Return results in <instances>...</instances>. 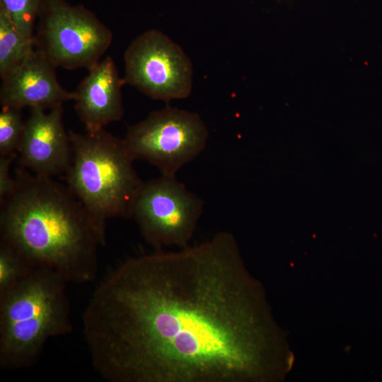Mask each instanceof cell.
Segmentation results:
<instances>
[{"label":"cell","mask_w":382,"mask_h":382,"mask_svg":"<svg viewBox=\"0 0 382 382\" xmlns=\"http://www.w3.org/2000/svg\"><path fill=\"white\" fill-rule=\"evenodd\" d=\"M204 201L175 176L161 175L144 182L132 218L155 250L189 245L202 214Z\"/></svg>","instance_id":"obj_7"},{"label":"cell","mask_w":382,"mask_h":382,"mask_svg":"<svg viewBox=\"0 0 382 382\" xmlns=\"http://www.w3.org/2000/svg\"><path fill=\"white\" fill-rule=\"evenodd\" d=\"M31 108L18 150L21 168L39 175H64L72 158L69 132L63 123V105Z\"/></svg>","instance_id":"obj_9"},{"label":"cell","mask_w":382,"mask_h":382,"mask_svg":"<svg viewBox=\"0 0 382 382\" xmlns=\"http://www.w3.org/2000/svg\"><path fill=\"white\" fill-rule=\"evenodd\" d=\"M235 237L221 231L111 270L81 316L109 382H246L274 370V335Z\"/></svg>","instance_id":"obj_1"},{"label":"cell","mask_w":382,"mask_h":382,"mask_svg":"<svg viewBox=\"0 0 382 382\" xmlns=\"http://www.w3.org/2000/svg\"><path fill=\"white\" fill-rule=\"evenodd\" d=\"M208 138L197 113L167 106L130 126L123 139L134 161H146L161 175L175 176L202 154Z\"/></svg>","instance_id":"obj_5"},{"label":"cell","mask_w":382,"mask_h":382,"mask_svg":"<svg viewBox=\"0 0 382 382\" xmlns=\"http://www.w3.org/2000/svg\"><path fill=\"white\" fill-rule=\"evenodd\" d=\"M125 83L154 100L170 101L188 97L193 69L182 48L157 30L137 36L124 54Z\"/></svg>","instance_id":"obj_8"},{"label":"cell","mask_w":382,"mask_h":382,"mask_svg":"<svg viewBox=\"0 0 382 382\" xmlns=\"http://www.w3.org/2000/svg\"><path fill=\"white\" fill-rule=\"evenodd\" d=\"M68 282L48 268L35 267L0 294V367L19 370L35 365L46 342L73 330Z\"/></svg>","instance_id":"obj_3"},{"label":"cell","mask_w":382,"mask_h":382,"mask_svg":"<svg viewBox=\"0 0 382 382\" xmlns=\"http://www.w3.org/2000/svg\"><path fill=\"white\" fill-rule=\"evenodd\" d=\"M45 0H0V9L25 37L35 40L37 21Z\"/></svg>","instance_id":"obj_14"},{"label":"cell","mask_w":382,"mask_h":382,"mask_svg":"<svg viewBox=\"0 0 382 382\" xmlns=\"http://www.w3.org/2000/svg\"><path fill=\"white\" fill-rule=\"evenodd\" d=\"M14 178L13 192L0 202L1 240L68 283L94 281L106 230L66 184L21 167Z\"/></svg>","instance_id":"obj_2"},{"label":"cell","mask_w":382,"mask_h":382,"mask_svg":"<svg viewBox=\"0 0 382 382\" xmlns=\"http://www.w3.org/2000/svg\"><path fill=\"white\" fill-rule=\"evenodd\" d=\"M88 71L73 91L72 100L86 131L95 132L122 117V88L125 82L110 56L100 59Z\"/></svg>","instance_id":"obj_11"},{"label":"cell","mask_w":382,"mask_h":382,"mask_svg":"<svg viewBox=\"0 0 382 382\" xmlns=\"http://www.w3.org/2000/svg\"><path fill=\"white\" fill-rule=\"evenodd\" d=\"M35 29V46L66 69H90L112 40V31L92 11L66 0H45Z\"/></svg>","instance_id":"obj_6"},{"label":"cell","mask_w":382,"mask_h":382,"mask_svg":"<svg viewBox=\"0 0 382 382\" xmlns=\"http://www.w3.org/2000/svg\"><path fill=\"white\" fill-rule=\"evenodd\" d=\"M25 121L22 108L2 105L0 112V156L18 154Z\"/></svg>","instance_id":"obj_15"},{"label":"cell","mask_w":382,"mask_h":382,"mask_svg":"<svg viewBox=\"0 0 382 382\" xmlns=\"http://www.w3.org/2000/svg\"><path fill=\"white\" fill-rule=\"evenodd\" d=\"M35 267L17 249L0 241V294L25 278Z\"/></svg>","instance_id":"obj_13"},{"label":"cell","mask_w":382,"mask_h":382,"mask_svg":"<svg viewBox=\"0 0 382 382\" xmlns=\"http://www.w3.org/2000/svg\"><path fill=\"white\" fill-rule=\"evenodd\" d=\"M69 132L72 158L64 175L66 185L104 229L110 219L132 218L144 181L124 139L105 129Z\"/></svg>","instance_id":"obj_4"},{"label":"cell","mask_w":382,"mask_h":382,"mask_svg":"<svg viewBox=\"0 0 382 382\" xmlns=\"http://www.w3.org/2000/svg\"><path fill=\"white\" fill-rule=\"evenodd\" d=\"M18 154L0 156V202L11 194L15 187V178L11 175V166Z\"/></svg>","instance_id":"obj_16"},{"label":"cell","mask_w":382,"mask_h":382,"mask_svg":"<svg viewBox=\"0 0 382 382\" xmlns=\"http://www.w3.org/2000/svg\"><path fill=\"white\" fill-rule=\"evenodd\" d=\"M57 66L35 46L23 62L1 79L0 103L19 108L50 110L73 100L59 83Z\"/></svg>","instance_id":"obj_10"},{"label":"cell","mask_w":382,"mask_h":382,"mask_svg":"<svg viewBox=\"0 0 382 382\" xmlns=\"http://www.w3.org/2000/svg\"><path fill=\"white\" fill-rule=\"evenodd\" d=\"M35 46V40L23 35L0 9V76L3 79L18 67Z\"/></svg>","instance_id":"obj_12"}]
</instances>
